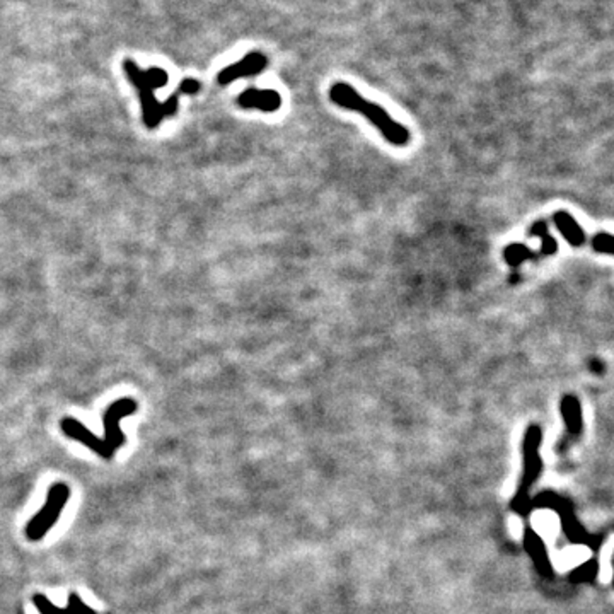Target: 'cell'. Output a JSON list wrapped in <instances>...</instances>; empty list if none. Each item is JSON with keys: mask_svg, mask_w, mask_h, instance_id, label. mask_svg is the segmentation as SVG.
Wrapping results in <instances>:
<instances>
[{"mask_svg": "<svg viewBox=\"0 0 614 614\" xmlns=\"http://www.w3.org/2000/svg\"><path fill=\"white\" fill-rule=\"evenodd\" d=\"M33 602L36 606V610L42 614H96L95 611H91L86 604H82V601H79V597L75 594H71V610H60V608H55L50 601H48L47 595L43 594H36L33 597Z\"/></svg>", "mask_w": 614, "mask_h": 614, "instance_id": "obj_11", "label": "cell"}, {"mask_svg": "<svg viewBox=\"0 0 614 614\" xmlns=\"http://www.w3.org/2000/svg\"><path fill=\"white\" fill-rule=\"evenodd\" d=\"M268 65V58L265 53L261 51H249L248 55H244L239 62L227 65L226 69L219 72L217 81L222 86H227L231 82H234L241 77H251V75H258L261 72L266 69Z\"/></svg>", "mask_w": 614, "mask_h": 614, "instance_id": "obj_7", "label": "cell"}, {"mask_svg": "<svg viewBox=\"0 0 614 614\" xmlns=\"http://www.w3.org/2000/svg\"><path fill=\"white\" fill-rule=\"evenodd\" d=\"M543 439V432L538 426H529L524 435L522 442V454H524V472L520 480L518 494L510 502L512 510L526 514L529 505V488L534 485L538 474L541 472V459H540V444Z\"/></svg>", "mask_w": 614, "mask_h": 614, "instance_id": "obj_3", "label": "cell"}, {"mask_svg": "<svg viewBox=\"0 0 614 614\" xmlns=\"http://www.w3.org/2000/svg\"><path fill=\"white\" fill-rule=\"evenodd\" d=\"M553 222H555L556 229L562 233V236L565 237V241H567L570 246L580 248V246L586 244L587 237H586L584 229L579 226V222L570 213L565 212V211L555 213L553 215Z\"/></svg>", "mask_w": 614, "mask_h": 614, "instance_id": "obj_9", "label": "cell"}, {"mask_svg": "<svg viewBox=\"0 0 614 614\" xmlns=\"http://www.w3.org/2000/svg\"><path fill=\"white\" fill-rule=\"evenodd\" d=\"M139 403L132 398H121L119 402L111 403L103 417L104 422V441L117 450L125 446L127 437L119 426V422L134 413H137Z\"/></svg>", "mask_w": 614, "mask_h": 614, "instance_id": "obj_5", "label": "cell"}, {"mask_svg": "<svg viewBox=\"0 0 614 614\" xmlns=\"http://www.w3.org/2000/svg\"><path fill=\"white\" fill-rule=\"evenodd\" d=\"M330 99L336 106L355 111L362 115L364 119H369L388 142L396 147H404L411 141L410 132L403 127L402 123L391 119L382 106H379L372 101H367L358 91H355L350 84L347 82L333 84L330 88Z\"/></svg>", "mask_w": 614, "mask_h": 614, "instance_id": "obj_2", "label": "cell"}, {"mask_svg": "<svg viewBox=\"0 0 614 614\" xmlns=\"http://www.w3.org/2000/svg\"><path fill=\"white\" fill-rule=\"evenodd\" d=\"M592 248L595 253L602 255H613L614 257V236L608 233H597L592 237Z\"/></svg>", "mask_w": 614, "mask_h": 614, "instance_id": "obj_14", "label": "cell"}, {"mask_svg": "<svg viewBox=\"0 0 614 614\" xmlns=\"http://www.w3.org/2000/svg\"><path fill=\"white\" fill-rule=\"evenodd\" d=\"M71 498V488L65 483H55L48 490L45 505L33 516V519L26 524L24 534L29 541H42L47 536L48 531L58 522L65 503Z\"/></svg>", "mask_w": 614, "mask_h": 614, "instance_id": "obj_4", "label": "cell"}, {"mask_svg": "<svg viewBox=\"0 0 614 614\" xmlns=\"http://www.w3.org/2000/svg\"><path fill=\"white\" fill-rule=\"evenodd\" d=\"M123 71L127 73L130 84L137 89L139 99H141V108H142L143 125L149 130L157 128L165 119H171L178 113L180 110V93L176 91L174 95L169 96L165 103H159L156 97V91L165 88L169 75L161 67H149L142 69L139 64L134 60L127 58L123 62Z\"/></svg>", "mask_w": 614, "mask_h": 614, "instance_id": "obj_1", "label": "cell"}, {"mask_svg": "<svg viewBox=\"0 0 614 614\" xmlns=\"http://www.w3.org/2000/svg\"><path fill=\"white\" fill-rule=\"evenodd\" d=\"M560 411L567 424L568 439L579 437L582 432V406L577 396L565 395L560 403Z\"/></svg>", "mask_w": 614, "mask_h": 614, "instance_id": "obj_10", "label": "cell"}, {"mask_svg": "<svg viewBox=\"0 0 614 614\" xmlns=\"http://www.w3.org/2000/svg\"><path fill=\"white\" fill-rule=\"evenodd\" d=\"M200 88H202L200 81H196V79H183V82L180 84L178 93L180 95L193 96L200 91Z\"/></svg>", "mask_w": 614, "mask_h": 614, "instance_id": "obj_15", "label": "cell"}, {"mask_svg": "<svg viewBox=\"0 0 614 614\" xmlns=\"http://www.w3.org/2000/svg\"><path fill=\"white\" fill-rule=\"evenodd\" d=\"M237 104L244 110H260L263 113H275L282 106V96L273 89H246L237 96Z\"/></svg>", "mask_w": 614, "mask_h": 614, "instance_id": "obj_8", "label": "cell"}, {"mask_svg": "<svg viewBox=\"0 0 614 614\" xmlns=\"http://www.w3.org/2000/svg\"><path fill=\"white\" fill-rule=\"evenodd\" d=\"M529 236H536L541 239V257H551L558 251V244L556 239L549 234L548 231V224L546 220H536L531 229H529Z\"/></svg>", "mask_w": 614, "mask_h": 614, "instance_id": "obj_12", "label": "cell"}, {"mask_svg": "<svg viewBox=\"0 0 614 614\" xmlns=\"http://www.w3.org/2000/svg\"><path fill=\"white\" fill-rule=\"evenodd\" d=\"M60 428L62 432L72 439V441H77L81 442L82 446L89 448V449L96 452L99 457L103 459H113L115 456V449L101 437H96L95 434L88 428L86 426H82L79 420L72 418V417H67L60 422Z\"/></svg>", "mask_w": 614, "mask_h": 614, "instance_id": "obj_6", "label": "cell"}, {"mask_svg": "<svg viewBox=\"0 0 614 614\" xmlns=\"http://www.w3.org/2000/svg\"><path fill=\"white\" fill-rule=\"evenodd\" d=\"M538 257L540 255L531 251L526 244H518V242H512L503 249V260L512 268H519L524 261L534 260Z\"/></svg>", "mask_w": 614, "mask_h": 614, "instance_id": "obj_13", "label": "cell"}]
</instances>
